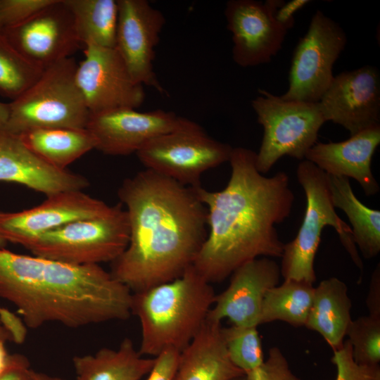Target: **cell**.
<instances>
[{
  "instance_id": "obj_1",
  "label": "cell",
  "mask_w": 380,
  "mask_h": 380,
  "mask_svg": "<svg viewBox=\"0 0 380 380\" xmlns=\"http://www.w3.org/2000/svg\"><path fill=\"white\" fill-rule=\"evenodd\" d=\"M118 194L129 239L112 262V276L132 293L180 277L208 235L207 209L195 188L146 169L125 179Z\"/></svg>"
},
{
  "instance_id": "obj_2",
  "label": "cell",
  "mask_w": 380,
  "mask_h": 380,
  "mask_svg": "<svg viewBox=\"0 0 380 380\" xmlns=\"http://www.w3.org/2000/svg\"><path fill=\"white\" fill-rule=\"evenodd\" d=\"M256 153L233 148L227 186L218 191L195 188L206 207L209 230L192 265L210 284L259 257L282 255L284 243L275 225L290 215L294 194L286 172L265 177L258 172Z\"/></svg>"
},
{
  "instance_id": "obj_3",
  "label": "cell",
  "mask_w": 380,
  "mask_h": 380,
  "mask_svg": "<svg viewBox=\"0 0 380 380\" xmlns=\"http://www.w3.org/2000/svg\"><path fill=\"white\" fill-rule=\"evenodd\" d=\"M132 296L100 265H70L0 248V298L17 308L28 328L126 320Z\"/></svg>"
},
{
  "instance_id": "obj_4",
  "label": "cell",
  "mask_w": 380,
  "mask_h": 380,
  "mask_svg": "<svg viewBox=\"0 0 380 380\" xmlns=\"http://www.w3.org/2000/svg\"><path fill=\"white\" fill-rule=\"evenodd\" d=\"M215 296L193 265L172 281L132 293L131 314L141 329L140 354L156 357L168 350L182 351L206 322Z\"/></svg>"
},
{
  "instance_id": "obj_5",
  "label": "cell",
  "mask_w": 380,
  "mask_h": 380,
  "mask_svg": "<svg viewBox=\"0 0 380 380\" xmlns=\"http://www.w3.org/2000/svg\"><path fill=\"white\" fill-rule=\"evenodd\" d=\"M296 175L305 192V212L296 236L284 243L281 257V276L284 279L303 281L312 284L315 282V258L326 226L334 228L353 261L362 270V262L353 241L351 228L335 210L327 174L304 159L298 165Z\"/></svg>"
},
{
  "instance_id": "obj_6",
  "label": "cell",
  "mask_w": 380,
  "mask_h": 380,
  "mask_svg": "<svg viewBox=\"0 0 380 380\" xmlns=\"http://www.w3.org/2000/svg\"><path fill=\"white\" fill-rule=\"evenodd\" d=\"M72 57L45 68L39 78L9 103L4 132L19 135L43 128L87 127L90 113L76 82Z\"/></svg>"
},
{
  "instance_id": "obj_7",
  "label": "cell",
  "mask_w": 380,
  "mask_h": 380,
  "mask_svg": "<svg viewBox=\"0 0 380 380\" xmlns=\"http://www.w3.org/2000/svg\"><path fill=\"white\" fill-rule=\"evenodd\" d=\"M119 203L99 216L71 222L30 240L24 247L33 255L87 265L115 260L129 239L127 211Z\"/></svg>"
},
{
  "instance_id": "obj_8",
  "label": "cell",
  "mask_w": 380,
  "mask_h": 380,
  "mask_svg": "<svg viewBox=\"0 0 380 380\" xmlns=\"http://www.w3.org/2000/svg\"><path fill=\"white\" fill-rule=\"evenodd\" d=\"M251 102L263 137L256 153V167L267 173L281 158L300 161L316 143L325 120L319 103L285 100L265 90Z\"/></svg>"
},
{
  "instance_id": "obj_9",
  "label": "cell",
  "mask_w": 380,
  "mask_h": 380,
  "mask_svg": "<svg viewBox=\"0 0 380 380\" xmlns=\"http://www.w3.org/2000/svg\"><path fill=\"white\" fill-rule=\"evenodd\" d=\"M232 148L195 122L152 139L136 154L146 169L196 188L205 171L229 161Z\"/></svg>"
},
{
  "instance_id": "obj_10",
  "label": "cell",
  "mask_w": 380,
  "mask_h": 380,
  "mask_svg": "<svg viewBox=\"0 0 380 380\" xmlns=\"http://www.w3.org/2000/svg\"><path fill=\"white\" fill-rule=\"evenodd\" d=\"M346 42L343 28L317 11L294 49L289 89L280 96L285 100L319 102L334 79V63Z\"/></svg>"
},
{
  "instance_id": "obj_11",
  "label": "cell",
  "mask_w": 380,
  "mask_h": 380,
  "mask_svg": "<svg viewBox=\"0 0 380 380\" xmlns=\"http://www.w3.org/2000/svg\"><path fill=\"white\" fill-rule=\"evenodd\" d=\"M75 79L90 114L120 108H137L145 99L144 86L132 77L115 48L84 46Z\"/></svg>"
},
{
  "instance_id": "obj_12",
  "label": "cell",
  "mask_w": 380,
  "mask_h": 380,
  "mask_svg": "<svg viewBox=\"0 0 380 380\" xmlns=\"http://www.w3.org/2000/svg\"><path fill=\"white\" fill-rule=\"evenodd\" d=\"M195 122L173 112H139L120 108L90 114L87 129L94 136L96 149L110 156H127L160 135L189 127Z\"/></svg>"
},
{
  "instance_id": "obj_13",
  "label": "cell",
  "mask_w": 380,
  "mask_h": 380,
  "mask_svg": "<svg viewBox=\"0 0 380 380\" xmlns=\"http://www.w3.org/2000/svg\"><path fill=\"white\" fill-rule=\"evenodd\" d=\"M281 0H230L226 4L227 27L232 34L234 61L243 68L270 62L281 49L287 30L275 20Z\"/></svg>"
},
{
  "instance_id": "obj_14",
  "label": "cell",
  "mask_w": 380,
  "mask_h": 380,
  "mask_svg": "<svg viewBox=\"0 0 380 380\" xmlns=\"http://www.w3.org/2000/svg\"><path fill=\"white\" fill-rule=\"evenodd\" d=\"M118 4L115 48L137 83L165 94L153 63L155 48L165 24L164 15L146 0H118Z\"/></svg>"
},
{
  "instance_id": "obj_15",
  "label": "cell",
  "mask_w": 380,
  "mask_h": 380,
  "mask_svg": "<svg viewBox=\"0 0 380 380\" xmlns=\"http://www.w3.org/2000/svg\"><path fill=\"white\" fill-rule=\"evenodd\" d=\"M327 121L350 136L380 125V75L372 65L344 71L334 79L318 102Z\"/></svg>"
},
{
  "instance_id": "obj_16",
  "label": "cell",
  "mask_w": 380,
  "mask_h": 380,
  "mask_svg": "<svg viewBox=\"0 0 380 380\" xmlns=\"http://www.w3.org/2000/svg\"><path fill=\"white\" fill-rule=\"evenodd\" d=\"M4 34L31 62L45 69L71 57L80 47L72 13L64 0H54Z\"/></svg>"
},
{
  "instance_id": "obj_17",
  "label": "cell",
  "mask_w": 380,
  "mask_h": 380,
  "mask_svg": "<svg viewBox=\"0 0 380 380\" xmlns=\"http://www.w3.org/2000/svg\"><path fill=\"white\" fill-rule=\"evenodd\" d=\"M111 205L82 191L47 196L41 204L18 212H0V236L25 246L30 240L73 221L106 213Z\"/></svg>"
},
{
  "instance_id": "obj_18",
  "label": "cell",
  "mask_w": 380,
  "mask_h": 380,
  "mask_svg": "<svg viewBox=\"0 0 380 380\" xmlns=\"http://www.w3.org/2000/svg\"><path fill=\"white\" fill-rule=\"evenodd\" d=\"M280 277V266L270 258L244 263L232 272L226 289L215 296L207 320L221 322L227 318L233 325L258 327L264 296Z\"/></svg>"
},
{
  "instance_id": "obj_19",
  "label": "cell",
  "mask_w": 380,
  "mask_h": 380,
  "mask_svg": "<svg viewBox=\"0 0 380 380\" xmlns=\"http://www.w3.org/2000/svg\"><path fill=\"white\" fill-rule=\"evenodd\" d=\"M0 182L23 185L49 196L82 191L88 179L68 170L56 168L34 154L18 136L0 132Z\"/></svg>"
},
{
  "instance_id": "obj_20",
  "label": "cell",
  "mask_w": 380,
  "mask_h": 380,
  "mask_svg": "<svg viewBox=\"0 0 380 380\" xmlns=\"http://www.w3.org/2000/svg\"><path fill=\"white\" fill-rule=\"evenodd\" d=\"M380 143V125L364 129L340 142L316 143L305 159L327 175L355 179L366 196H374L379 186L372 172L373 155Z\"/></svg>"
},
{
  "instance_id": "obj_21",
  "label": "cell",
  "mask_w": 380,
  "mask_h": 380,
  "mask_svg": "<svg viewBox=\"0 0 380 380\" xmlns=\"http://www.w3.org/2000/svg\"><path fill=\"white\" fill-rule=\"evenodd\" d=\"M221 329V322L206 321L179 353L172 380H231L246 374L230 360Z\"/></svg>"
},
{
  "instance_id": "obj_22",
  "label": "cell",
  "mask_w": 380,
  "mask_h": 380,
  "mask_svg": "<svg viewBox=\"0 0 380 380\" xmlns=\"http://www.w3.org/2000/svg\"><path fill=\"white\" fill-rule=\"evenodd\" d=\"M351 307L346 284L336 277L324 279L314 289L305 327L319 333L333 350H338L352 321Z\"/></svg>"
},
{
  "instance_id": "obj_23",
  "label": "cell",
  "mask_w": 380,
  "mask_h": 380,
  "mask_svg": "<svg viewBox=\"0 0 380 380\" xmlns=\"http://www.w3.org/2000/svg\"><path fill=\"white\" fill-rule=\"evenodd\" d=\"M156 358H145L129 338L117 349L102 348L94 354L75 355L76 380H140L153 369Z\"/></svg>"
},
{
  "instance_id": "obj_24",
  "label": "cell",
  "mask_w": 380,
  "mask_h": 380,
  "mask_svg": "<svg viewBox=\"0 0 380 380\" xmlns=\"http://www.w3.org/2000/svg\"><path fill=\"white\" fill-rule=\"evenodd\" d=\"M17 136L37 157L60 170H66L67 166L96 146L94 136L87 128L35 129Z\"/></svg>"
},
{
  "instance_id": "obj_25",
  "label": "cell",
  "mask_w": 380,
  "mask_h": 380,
  "mask_svg": "<svg viewBox=\"0 0 380 380\" xmlns=\"http://www.w3.org/2000/svg\"><path fill=\"white\" fill-rule=\"evenodd\" d=\"M327 175L333 204L347 215L355 246L365 258L376 257L380 252V211L356 197L348 178Z\"/></svg>"
},
{
  "instance_id": "obj_26",
  "label": "cell",
  "mask_w": 380,
  "mask_h": 380,
  "mask_svg": "<svg viewBox=\"0 0 380 380\" xmlns=\"http://www.w3.org/2000/svg\"><path fill=\"white\" fill-rule=\"evenodd\" d=\"M64 2L72 13L81 44L115 47L118 0H64Z\"/></svg>"
},
{
  "instance_id": "obj_27",
  "label": "cell",
  "mask_w": 380,
  "mask_h": 380,
  "mask_svg": "<svg viewBox=\"0 0 380 380\" xmlns=\"http://www.w3.org/2000/svg\"><path fill=\"white\" fill-rule=\"evenodd\" d=\"M313 284L294 279L269 289L263 298L259 325L282 321L296 327H305L312 305Z\"/></svg>"
},
{
  "instance_id": "obj_28",
  "label": "cell",
  "mask_w": 380,
  "mask_h": 380,
  "mask_svg": "<svg viewBox=\"0 0 380 380\" xmlns=\"http://www.w3.org/2000/svg\"><path fill=\"white\" fill-rule=\"evenodd\" d=\"M43 71L0 34L1 95L15 100L39 78Z\"/></svg>"
},
{
  "instance_id": "obj_29",
  "label": "cell",
  "mask_w": 380,
  "mask_h": 380,
  "mask_svg": "<svg viewBox=\"0 0 380 380\" xmlns=\"http://www.w3.org/2000/svg\"><path fill=\"white\" fill-rule=\"evenodd\" d=\"M221 333L230 360L245 374L254 370L264 362L257 327H222Z\"/></svg>"
},
{
  "instance_id": "obj_30",
  "label": "cell",
  "mask_w": 380,
  "mask_h": 380,
  "mask_svg": "<svg viewBox=\"0 0 380 380\" xmlns=\"http://www.w3.org/2000/svg\"><path fill=\"white\" fill-rule=\"evenodd\" d=\"M346 336L355 362L377 365L380 362V318L361 316L351 321Z\"/></svg>"
},
{
  "instance_id": "obj_31",
  "label": "cell",
  "mask_w": 380,
  "mask_h": 380,
  "mask_svg": "<svg viewBox=\"0 0 380 380\" xmlns=\"http://www.w3.org/2000/svg\"><path fill=\"white\" fill-rule=\"evenodd\" d=\"M331 360L336 367L335 380H380L379 365H360L354 361L348 340L344 341L341 348L333 350Z\"/></svg>"
},
{
  "instance_id": "obj_32",
  "label": "cell",
  "mask_w": 380,
  "mask_h": 380,
  "mask_svg": "<svg viewBox=\"0 0 380 380\" xmlns=\"http://www.w3.org/2000/svg\"><path fill=\"white\" fill-rule=\"evenodd\" d=\"M53 1L0 0L1 18L4 31L27 20Z\"/></svg>"
},
{
  "instance_id": "obj_33",
  "label": "cell",
  "mask_w": 380,
  "mask_h": 380,
  "mask_svg": "<svg viewBox=\"0 0 380 380\" xmlns=\"http://www.w3.org/2000/svg\"><path fill=\"white\" fill-rule=\"evenodd\" d=\"M246 375L248 380H301L291 371L287 359L277 346L270 348L267 358Z\"/></svg>"
},
{
  "instance_id": "obj_34",
  "label": "cell",
  "mask_w": 380,
  "mask_h": 380,
  "mask_svg": "<svg viewBox=\"0 0 380 380\" xmlns=\"http://www.w3.org/2000/svg\"><path fill=\"white\" fill-rule=\"evenodd\" d=\"M179 355V352L168 350L156 357L154 366L146 380H172Z\"/></svg>"
},
{
  "instance_id": "obj_35",
  "label": "cell",
  "mask_w": 380,
  "mask_h": 380,
  "mask_svg": "<svg viewBox=\"0 0 380 380\" xmlns=\"http://www.w3.org/2000/svg\"><path fill=\"white\" fill-rule=\"evenodd\" d=\"M309 2L308 0H292L287 3L281 1L274 9L273 16L278 24L288 31L294 25V14Z\"/></svg>"
},
{
  "instance_id": "obj_36",
  "label": "cell",
  "mask_w": 380,
  "mask_h": 380,
  "mask_svg": "<svg viewBox=\"0 0 380 380\" xmlns=\"http://www.w3.org/2000/svg\"><path fill=\"white\" fill-rule=\"evenodd\" d=\"M0 321L11 336L12 341L22 343L26 337V325L23 319L10 310L0 307Z\"/></svg>"
},
{
  "instance_id": "obj_37",
  "label": "cell",
  "mask_w": 380,
  "mask_h": 380,
  "mask_svg": "<svg viewBox=\"0 0 380 380\" xmlns=\"http://www.w3.org/2000/svg\"><path fill=\"white\" fill-rule=\"evenodd\" d=\"M366 306L369 315L380 318V267L379 264L374 269L366 298Z\"/></svg>"
},
{
  "instance_id": "obj_38",
  "label": "cell",
  "mask_w": 380,
  "mask_h": 380,
  "mask_svg": "<svg viewBox=\"0 0 380 380\" xmlns=\"http://www.w3.org/2000/svg\"><path fill=\"white\" fill-rule=\"evenodd\" d=\"M5 341L0 340V376L9 369L20 365H30L28 359L19 353H9Z\"/></svg>"
},
{
  "instance_id": "obj_39",
  "label": "cell",
  "mask_w": 380,
  "mask_h": 380,
  "mask_svg": "<svg viewBox=\"0 0 380 380\" xmlns=\"http://www.w3.org/2000/svg\"><path fill=\"white\" fill-rule=\"evenodd\" d=\"M0 380H35L30 365L15 367L0 376Z\"/></svg>"
},
{
  "instance_id": "obj_40",
  "label": "cell",
  "mask_w": 380,
  "mask_h": 380,
  "mask_svg": "<svg viewBox=\"0 0 380 380\" xmlns=\"http://www.w3.org/2000/svg\"><path fill=\"white\" fill-rule=\"evenodd\" d=\"M9 117V103L0 101V132L4 131Z\"/></svg>"
},
{
  "instance_id": "obj_41",
  "label": "cell",
  "mask_w": 380,
  "mask_h": 380,
  "mask_svg": "<svg viewBox=\"0 0 380 380\" xmlns=\"http://www.w3.org/2000/svg\"><path fill=\"white\" fill-rule=\"evenodd\" d=\"M32 376L35 380H65L59 376H52L46 373L36 372L31 369Z\"/></svg>"
},
{
  "instance_id": "obj_42",
  "label": "cell",
  "mask_w": 380,
  "mask_h": 380,
  "mask_svg": "<svg viewBox=\"0 0 380 380\" xmlns=\"http://www.w3.org/2000/svg\"><path fill=\"white\" fill-rule=\"evenodd\" d=\"M0 340H2L5 342L12 341L11 336H10L8 332L5 329V328L3 327L1 321H0Z\"/></svg>"
},
{
  "instance_id": "obj_43",
  "label": "cell",
  "mask_w": 380,
  "mask_h": 380,
  "mask_svg": "<svg viewBox=\"0 0 380 380\" xmlns=\"http://www.w3.org/2000/svg\"><path fill=\"white\" fill-rule=\"evenodd\" d=\"M231 380H248V379L246 375L243 374V375H241V376H236L235 378H233Z\"/></svg>"
},
{
  "instance_id": "obj_44",
  "label": "cell",
  "mask_w": 380,
  "mask_h": 380,
  "mask_svg": "<svg viewBox=\"0 0 380 380\" xmlns=\"http://www.w3.org/2000/svg\"><path fill=\"white\" fill-rule=\"evenodd\" d=\"M6 244V241L0 236V248H5Z\"/></svg>"
},
{
  "instance_id": "obj_45",
  "label": "cell",
  "mask_w": 380,
  "mask_h": 380,
  "mask_svg": "<svg viewBox=\"0 0 380 380\" xmlns=\"http://www.w3.org/2000/svg\"><path fill=\"white\" fill-rule=\"evenodd\" d=\"M4 28L2 25L1 18V11H0V34H4Z\"/></svg>"
}]
</instances>
